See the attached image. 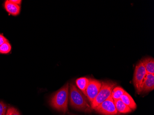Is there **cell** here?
Segmentation results:
<instances>
[{
  "label": "cell",
  "instance_id": "ac0fdd59",
  "mask_svg": "<svg viewBox=\"0 0 154 115\" xmlns=\"http://www.w3.org/2000/svg\"><path fill=\"white\" fill-rule=\"evenodd\" d=\"M13 3H15V4H17L18 5H20L21 3L22 2V1L21 0H10Z\"/></svg>",
  "mask_w": 154,
  "mask_h": 115
},
{
  "label": "cell",
  "instance_id": "9c48e42d",
  "mask_svg": "<svg viewBox=\"0 0 154 115\" xmlns=\"http://www.w3.org/2000/svg\"><path fill=\"white\" fill-rule=\"evenodd\" d=\"M122 101L127 106H128L132 110H135L137 108V104L131 96L127 92H124L121 98Z\"/></svg>",
  "mask_w": 154,
  "mask_h": 115
},
{
  "label": "cell",
  "instance_id": "30bf717a",
  "mask_svg": "<svg viewBox=\"0 0 154 115\" xmlns=\"http://www.w3.org/2000/svg\"><path fill=\"white\" fill-rule=\"evenodd\" d=\"M115 106L118 113L120 114H127L132 111L128 106L125 105L121 99L114 100Z\"/></svg>",
  "mask_w": 154,
  "mask_h": 115
},
{
  "label": "cell",
  "instance_id": "6da1fadb",
  "mask_svg": "<svg viewBox=\"0 0 154 115\" xmlns=\"http://www.w3.org/2000/svg\"><path fill=\"white\" fill-rule=\"evenodd\" d=\"M69 98L71 106L75 109L88 113L92 111L88 98L73 83L70 84Z\"/></svg>",
  "mask_w": 154,
  "mask_h": 115
},
{
  "label": "cell",
  "instance_id": "7c38bea8",
  "mask_svg": "<svg viewBox=\"0 0 154 115\" xmlns=\"http://www.w3.org/2000/svg\"><path fill=\"white\" fill-rule=\"evenodd\" d=\"M89 79L86 77H80L77 79L76 81V85L84 95L86 96V89L89 83Z\"/></svg>",
  "mask_w": 154,
  "mask_h": 115
},
{
  "label": "cell",
  "instance_id": "3957f363",
  "mask_svg": "<svg viewBox=\"0 0 154 115\" xmlns=\"http://www.w3.org/2000/svg\"><path fill=\"white\" fill-rule=\"evenodd\" d=\"M116 85V83L112 81H108L102 82L100 91L96 98L91 104V109H95L96 107L100 105L104 101L111 97L112 92Z\"/></svg>",
  "mask_w": 154,
  "mask_h": 115
},
{
  "label": "cell",
  "instance_id": "7a4b0ae2",
  "mask_svg": "<svg viewBox=\"0 0 154 115\" xmlns=\"http://www.w3.org/2000/svg\"><path fill=\"white\" fill-rule=\"evenodd\" d=\"M69 87V83H67L52 95L49 103L53 108L64 113L67 111Z\"/></svg>",
  "mask_w": 154,
  "mask_h": 115
},
{
  "label": "cell",
  "instance_id": "9a60e30c",
  "mask_svg": "<svg viewBox=\"0 0 154 115\" xmlns=\"http://www.w3.org/2000/svg\"><path fill=\"white\" fill-rule=\"evenodd\" d=\"M5 115H21L19 110L14 107L10 106L8 107Z\"/></svg>",
  "mask_w": 154,
  "mask_h": 115
},
{
  "label": "cell",
  "instance_id": "5b68a950",
  "mask_svg": "<svg viewBox=\"0 0 154 115\" xmlns=\"http://www.w3.org/2000/svg\"><path fill=\"white\" fill-rule=\"evenodd\" d=\"M94 110L98 113L103 115H117L118 114L114 100L111 97L104 101Z\"/></svg>",
  "mask_w": 154,
  "mask_h": 115
},
{
  "label": "cell",
  "instance_id": "e0dca14e",
  "mask_svg": "<svg viewBox=\"0 0 154 115\" xmlns=\"http://www.w3.org/2000/svg\"><path fill=\"white\" fill-rule=\"evenodd\" d=\"M8 41L3 35L0 34V46L7 41Z\"/></svg>",
  "mask_w": 154,
  "mask_h": 115
},
{
  "label": "cell",
  "instance_id": "5bb4252c",
  "mask_svg": "<svg viewBox=\"0 0 154 115\" xmlns=\"http://www.w3.org/2000/svg\"><path fill=\"white\" fill-rule=\"evenodd\" d=\"M11 49H12V46L11 44L9 41H7L0 46V53L8 54L11 52Z\"/></svg>",
  "mask_w": 154,
  "mask_h": 115
},
{
  "label": "cell",
  "instance_id": "277c9868",
  "mask_svg": "<svg viewBox=\"0 0 154 115\" xmlns=\"http://www.w3.org/2000/svg\"><path fill=\"white\" fill-rule=\"evenodd\" d=\"M147 74L142 62L139 61L136 66L133 78V83L137 94H140L141 88Z\"/></svg>",
  "mask_w": 154,
  "mask_h": 115
},
{
  "label": "cell",
  "instance_id": "8992f818",
  "mask_svg": "<svg viewBox=\"0 0 154 115\" xmlns=\"http://www.w3.org/2000/svg\"><path fill=\"white\" fill-rule=\"evenodd\" d=\"M101 85L102 82L100 81L93 79H89V83L86 89V97L91 104L99 92Z\"/></svg>",
  "mask_w": 154,
  "mask_h": 115
},
{
  "label": "cell",
  "instance_id": "52a82bcc",
  "mask_svg": "<svg viewBox=\"0 0 154 115\" xmlns=\"http://www.w3.org/2000/svg\"><path fill=\"white\" fill-rule=\"evenodd\" d=\"M154 89V74L147 73L144 78L140 90L142 93H147Z\"/></svg>",
  "mask_w": 154,
  "mask_h": 115
},
{
  "label": "cell",
  "instance_id": "ba28073f",
  "mask_svg": "<svg viewBox=\"0 0 154 115\" xmlns=\"http://www.w3.org/2000/svg\"><path fill=\"white\" fill-rule=\"evenodd\" d=\"M4 8L10 15L16 16L19 15L20 11V6L13 3L10 1H6L4 3Z\"/></svg>",
  "mask_w": 154,
  "mask_h": 115
},
{
  "label": "cell",
  "instance_id": "4fadbf2b",
  "mask_svg": "<svg viewBox=\"0 0 154 115\" xmlns=\"http://www.w3.org/2000/svg\"><path fill=\"white\" fill-rule=\"evenodd\" d=\"M125 91L121 87L116 86L114 88L112 92L111 97L113 100H116L121 99L122 95H123Z\"/></svg>",
  "mask_w": 154,
  "mask_h": 115
},
{
  "label": "cell",
  "instance_id": "2e32d148",
  "mask_svg": "<svg viewBox=\"0 0 154 115\" xmlns=\"http://www.w3.org/2000/svg\"><path fill=\"white\" fill-rule=\"evenodd\" d=\"M7 110V105L2 101H0V115H5Z\"/></svg>",
  "mask_w": 154,
  "mask_h": 115
},
{
  "label": "cell",
  "instance_id": "8fae6325",
  "mask_svg": "<svg viewBox=\"0 0 154 115\" xmlns=\"http://www.w3.org/2000/svg\"><path fill=\"white\" fill-rule=\"evenodd\" d=\"M147 73L154 74V59L152 57L145 58L142 60Z\"/></svg>",
  "mask_w": 154,
  "mask_h": 115
}]
</instances>
